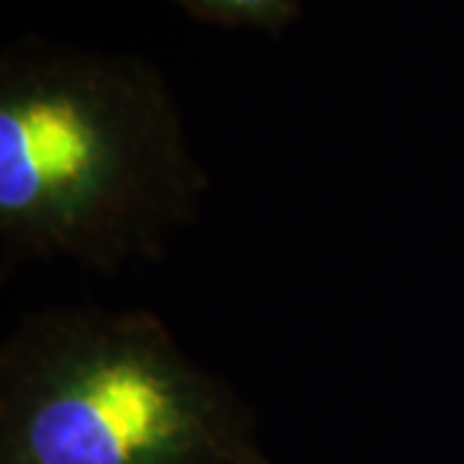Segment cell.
I'll use <instances>...</instances> for the list:
<instances>
[{"label": "cell", "instance_id": "7a4b0ae2", "mask_svg": "<svg viewBox=\"0 0 464 464\" xmlns=\"http://www.w3.org/2000/svg\"><path fill=\"white\" fill-rule=\"evenodd\" d=\"M8 464H248L243 402L150 310L54 307L0 346Z\"/></svg>", "mask_w": 464, "mask_h": 464}, {"label": "cell", "instance_id": "6da1fadb", "mask_svg": "<svg viewBox=\"0 0 464 464\" xmlns=\"http://www.w3.org/2000/svg\"><path fill=\"white\" fill-rule=\"evenodd\" d=\"M209 176L155 67L24 42L0 63V271L67 258L114 276L155 264Z\"/></svg>", "mask_w": 464, "mask_h": 464}, {"label": "cell", "instance_id": "3957f363", "mask_svg": "<svg viewBox=\"0 0 464 464\" xmlns=\"http://www.w3.org/2000/svg\"><path fill=\"white\" fill-rule=\"evenodd\" d=\"M186 8L227 26L279 32L297 14L299 0H181Z\"/></svg>", "mask_w": 464, "mask_h": 464}]
</instances>
